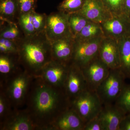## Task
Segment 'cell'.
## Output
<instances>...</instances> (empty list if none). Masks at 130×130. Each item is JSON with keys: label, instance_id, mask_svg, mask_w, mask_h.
<instances>
[{"label": "cell", "instance_id": "1", "mask_svg": "<svg viewBox=\"0 0 130 130\" xmlns=\"http://www.w3.org/2000/svg\"><path fill=\"white\" fill-rule=\"evenodd\" d=\"M70 107L63 88L51 86L38 76H33L24 108L37 130H50L52 125Z\"/></svg>", "mask_w": 130, "mask_h": 130}, {"label": "cell", "instance_id": "2", "mask_svg": "<svg viewBox=\"0 0 130 130\" xmlns=\"http://www.w3.org/2000/svg\"><path fill=\"white\" fill-rule=\"evenodd\" d=\"M18 45L21 66L33 76H39L43 67L53 60L51 43L44 31L26 36Z\"/></svg>", "mask_w": 130, "mask_h": 130}, {"label": "cell", "instance_id": "3", "mask_svg": "<svg viewBox=\"0 0 130 130\" xmlns=\"http://www.w3.org/2000/svg\"><path fill=\"white\" fill-rule=\"evenodd\" d=\"M33 76L23 68L5 81H0L4 91L15 109L23 108Z\"/></svg>", "mask_w": 130, "mask_h": 130}, {"label": "cell", "instance_id": "4", "mask_svg": "<svg viewBox=\"0 0 130 130\" xmlns=\"http://www.w3.org/2000/svg\"><path fill=\"white\" fill-rule=\"evenodd\" d=\"M126 78L119 68L110 69L108 76L96 91L103 105L115 103L125 85Z\"/></svg>", "mask_w": 130, "mask_h": 130}, {"label": "cell", "instance_id": "5", "mask_svg": "<svg viewBox=\"0 0 130 130\" xmlns=\"http://www.w3.org/2000/svg\"><path fill=\"white\" fill-rule=\"evenodd\" d=\"M70 103V107L85 123L97 116L103 106L96 92L88 89L81 93Z\"/></svg>", "mask_w": 130, "mask_h": 130}, {"label": "cell", "instance_id": "6", "mask_svg": "<svg viewBox=\"0 0 130 130\" xmlns=\"http://www.w3.org/2000/svg\"><path fill=\"white\" fill-rule=\"evenodd\" d=\"M104 37L86 40H74L72 63L82 68L98 56L100 44Z\"/></svg>", "mask_w": 130, "mask_h": 130}, {"label": "cell", "instance_id": "7", "mask_svg": "<svg viewBox=\"0 0 130 130\" xmlns=\"http://www.w3.org/2000/svg\"><path fill=\"white\" fill-rule=\"evenodd\" d=\"M44 32L51 43L63 38L73 37L68 23V14L60 11L47 16Z\"/></svg>", "mask_w": 130, "mask_h": 130}, {"label": "cell", "instance_id": "8", "mask_svg": "<svg viewBox=\"0 0 130 130\" xmlns=\"http://www.w3.org/2000/svg\"><path fill=\"white\" fill-rule=\"evenodd\" d=\"M63 89L70 102L88 89L87 82L81 68L74 63L70 64Z\"/></svg>", "mask_w": 130, "mask_h": 130}, {"label": "cell", "instance_id": "9", "mask_svg": "<svg viewBox=\"0 0 130 130\" xmlns=\"http://www.w3.org/2000/svg\"><path fill=\"white\" fill-rule=\"evenodd\" d=\"M81 69L87 82L88 89L94 91H96L108 76L110 70L99 55Z\"/></svg>", "mask_w": 130, "mask_h": 130}, {"label": "cell", "instance_id": "10", "mask_svg": "<svg viewBox=\"0 0 130 130\" xmlns=\"http://www.w3.org/2000/svg\"><path fill=\"white\" fill-rule=\"evenodd\" d=\"M71 64L52 60L43 67L38 76L51 86L63 88Z\"/></svg>", "mask_w": 130, "mask_h": 130}, {"label": "cell", "instance_id": "11", "mask_svg": "<svg viewBox=\"0 0 130 130\" xmlns=\"http://www.w3.org/2000/svg\"><path fill=\"white\" fill-rule=\"evenodd\" d=\"M101 25L105 37L117 41L130 33V17L124 13L112 15Z\"/></svg>", "mask_w": 130, "mask_h": 130}, {"label": "cell", "instance_id": "12", "mask_svg": "<svg viewBox=\"0 0 130 130\" xmlns=\"http://www.w3.org/2000/svg\"><path fill=\"white\" fill-rule=\"evenodd\" d=\"M77 12L89 21L100 24L112 16L102 0H85L81 9Z\"/></svg>", "mask_w": 130, "mask_h": 130}, {"label": "cell", "instance_id": "13", "mask_svg": "<svg viewBox=\"0 0 130 130\" xmlns=\"http://www.w3.org/2000/svg\"><path fill=\"white\" fill-rule=\"evenodd\" d=\"M0 130H37L29 114L24 108L14 109L0 124Z\"/></svg>", "mask_w": 130, "mask_h": 130}, {"label": "cell", "instance_id": "14", "mask_svg": "<svg viewBox=\"0 0 130 130\" xmlns=\"http://www.w3.org/2000/svg\"><path fill=\"white\" fill-rule=\"evenodd\" d=\"M99 56L110 69L119 68L120 62L118 41L104 37L100 44Z\"/></svg>", "mask_w": 130, "mask_h": 130}, {"label": "cell", "instance_id": "15", "mask_svg": "<svg viewBox=\"0 0 130 130\" xmlns=\"http://www.w3.org/2000/svg\"><path fill=\"white\" fill-rule=\"evenodd\" d=\"M74 38L72 36L59 39L51 43L53 60L66 64L72 63Z\"/></svg>", "mask_w": 130, "mask_h": 130}, {"label": "cell", "instance_id": "16", "mask_svg": "<svg viewBox=\"0 0 130 130\" xmlns=\"http://www.w3.org/2000/svg\"><path fill=\"white\" fill-rule=\"evenodd\" d=\"M126 115L123 109L113 103L103 105L98 116L105 130H119L120 123Z\"/></svg>", "mask_w": 130, "mask_h": 130}, {"label": "cell", "instance_id": "17", "mask_svg": "<svg viewBox=\"0 0 130 130\" xmlns=\"http://www.w3.org/2000/svg\"><path fill=\"white\" fill-rule=\"evenodd\" d=\"M85 123L71 108H69L51 126L50 130H83Z\"/></svg>", "mask_w": 130, "mask_h": 130}, {"label": "cell", "instance_id": "18", "mask_svg": "<svg viewBox=\"0 0 130 130\" xmlns=\"http://www.w3.org/2000/svg\"><path fill=\"white\" fill-rule=\"evenodd\" d=\"M22 68L18 54H1L0 81H5L9 78Z\"/></svg>", "mask_w": 130, "mask_h": 130}, {"label": "cell", "instance_id": "19", "mask_svg": "<svg viewBox=\"0 0 130 130\" xmlns=\"http://www.w3.org/2000/svg\"><path fill=\"white\" fill-rule=\"evenodd\" d=\"M119 69L126 78H130V33L118 40Z\"/></svg>", "mask_w": 130, "mask_h": 130}, {"label": "cell", "instance_id": "20", "mask_svg": "<svg viewBox=\"0 0 130 130\" xmlns=\"http://www.w3.org/2000/svg\"><path fill=\"white\" fill-rule=\"evenodd\" d=\"M104 32L101 24L90 21L82 30L74 40H89L100 37H104Z\"/></svg>", "mask_w": 130, "mask_h": 130}, {"label": "cell", "instance_id": "21", "mask_svg": "<svg viewBox=\"0 0 130 130\" xmlns=\"http://www.w3.org/2000/svg\"><path fill=\"white\" fill-rule=\"evenodd\" d=\"M68 21L71 33L74 38L91 21L78 12L68 14Z\"/></svg>", "mask_w": 130, "mask_h": 130}, {"label": "cell", "instance_id": "22", "mask_svg": "<svg viewBox=\"0 0 130 130\" xmlns=\"http://www.w3.org/2000/svg\"><path fill=\"white\" fill-rule=\"evenodd\" d=\"M14 109L4 91L0 89V124L7 118Z\"/></svg>", "mask_w": 130, "mask_h": 130}, {"label": "cell", "instance_id": "23", "mask_svg": "<svg viewBox=\"0 0 130 130\" xmlns=\"http://www.w3.org/2000/svg\"><path fill=\"white\" fill-rule=\"evenodd\" d=\"M18 9L17 0H0V12L2 17L13 18Z\"/></svg>", "mask_w": 130, "mask_h": 130}, {"label": "cell", "instance_id": "24", "mask_svg": "<svg viewBox=\"0 0 130 130\" xmlns=\"http://www.w3.org/2000/svg\"><path fill=\"white\" fill-rule=\"evenodd\" d=\"M126 114H130V84H126L115 102Z\"/></svg>", "mask_w": 130, "mask_h": 130}, {"label": "cell", "instance_id": "25", "mask_svg": "<svg viewBox=\"0 0 130 130\" xmlns=\"http://www.w3.org/2000/svg\"><path fill=\"white\" fill-rule=\"evenodd\" d=\"M33 11L21 14L19 18L20 24L25 33L26 36H31L36 34L32 23V13Z\"/></svg>", "mask_w": 130, "mask_h": 130}, {"label": "cell", "instance_id": "26", "mask_svg": "<svg viewBox=\"0 0 130 130\" xmlns=\"http://www.w3.org/2000/svg\"><path fill=\"white\" fill-rule=\"evenodd\" d=\"M85 0H64L59 6L61 12L66 14L74 13L79 11Z\"/></svg>", "mask_w": 130, "mask_h": 130}, {"label": "cell", "instance_id": "27", "mask_svg": "<svg viewBox=\"0 0 130 130\" xmlns=\"http://www.w3.org/2000/svg\"><path fill=\"white\" fill-rule=\"evenodd\" d=\"M108 10L112 15L124 13V0H102Z\"/></svg>", "mask_w": 130, "mask_h": 130}, {"label": "cell", "instance_id": "28", "mask_svg": "<svg viewBox=\"0 0 130 130\" xmlns=\"http://www.w3.org/2000/svg\"><path fill=\"white\" fill-rule=\"evenodd\" d=\"M47 17L44 14H38L33 11L32 13V21L36 33L44 31Z\"/></svg>", "mask_w": 130, "mask_h": 130}, {"label": "cell", "instance_id": "29", "mask_svg": "<svg viewBox=\"0 0 130 130\" xmlns=\"http://www.w3.org/2000/svg\"><path fill=\"white\" fill-rule=\"evenodd\" d=\"M20 32L18 27L14 24L4 28L1 33V38L14 40L18 38Z\"/></svg>", "mask_w": 130, "mask_h": 130}, {"label": "cell", "instance_id": "30", "mask_svg": "<svg viewBox=\"0 0 130 130\" xmlns=\"http://www.w3.org/2000/svg\"><path fill=\"white\" fill-rule=\"evenodd\" d=\"M35 0H17L18 9L20 14L33 11Z\"/></svg>", "mask_w": 130, "mask_h": 130}, {"label": "cell", "instance_id": "31", "mask_svg": "<svg viewBox=\"0 0 130 130\" xmlns=\"http://www.w3.org/2000/svg\"><path fill=\"white\" fill-rule=\"evenodd\" d=\"M83 130H105L98 115L85 123Z\"/></svg>", "mask_w": 130, "mask_h": 130}, {"label": "cell", "instance_id": "32", "mask_svg": "<svg viewBox=\"0 0 130 130\" xmlns=\"http://www.w3.org/2000/svg\"><path fill=\"white\" fill-rule=\"evenodd\" d=\"M0 44H3L7 48L9 54H18V45L14 40L1 38Z\"/></svg>", "mask_w": 130, "mask_h": 130}, {"label": "cell", "instance_id": "33", "mask_svg": "<svg viewBox=\"0 0 130 130\" xmlns=\"http://www.w3.org/2000/svg\"><path fill=\"white\" fill-rule=\"evenodd\" d=\"M119 130H130V114H126L122 120Z\"/></svg>", "mask_w": 130, "mask_h": 130}, {"label": "cell", "instance_id": "34", "mask_svg": "<svg viewBox=\"0 0 130 130\" xmlns=\"http://www.w3.org/2000/svg\"><path fill=\"white\" fill-rule=\"evenodd\" d=\"M123 13L130 17V0H124Z\"/></svg>", "mask_w": 130, "mask_h": 130}]
</instances>
